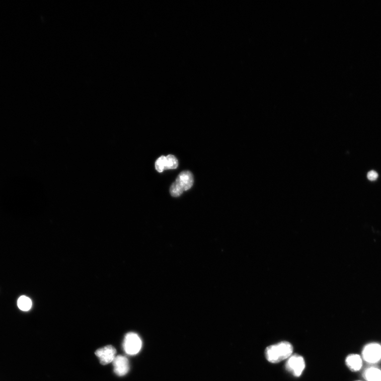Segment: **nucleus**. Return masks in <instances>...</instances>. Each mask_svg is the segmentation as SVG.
Segmentation results:
<instances>
[{
    "label": "nucleus",
    "mask_w": 381,
    "mask_h": 381,
    "mask_svg": "<svg viewBox=\"0 0 381 381\" xmlns=\"http://www.w3.org/2000/svg\"><path fill=\"white\" fill-rule=\"evenodd\" d=\"M293 348L291 343L282 342L267 347L265 349V357L269 362L278 363L289 358L292 354Z\"/></svg>",
    "instance_id": "1"
},
{
    "label": "nucleus",
    "mask_w": 381,
    "mask_h": 381,
    "mask_svg": "<svg viewBox=\"0 0 381 381\" xmlns=\"http://www.w3.org/2000/svg\"><path fill=\"white\" fill-rule=\"evenodd\" d=\"M194 179L190 171H183L178 177L170 188V193L173 197H178L185 191L189 190L193 184Z\"/></svg>",
    "instance_id": "2"
},
{
    "label": "nucleus",
    "mask_w": 381,
    "mask_h": 381,
    "mask_svg": "<svg viewBox=\"0 0 381 381\" xmlns=\"http://www.w3.org/2000/svg\"><path fill=\"white\" fill-rule=\"evenodd\" d=\"M362 358L370 364H375L381 360V345L376 343L367 344L362 351Z\"/></svg>",
    "instance_id": "3"
},
{
    "label": "nucleus",
    "mask_w": 381,
    "mask_h": 381,
    "mask_svg": "<svg viewBox=\"0 0 381 381\" xmlns=\"http://www.w3.org/2000/svg\"><path fill=\"white\" fill-rule=\"evenodd\" d=\"M142 346L141 340L139 336L133 333L127 334L123 342V349L129 355H136L139 352Z\"/></svg>",
    "instance_id": "4"
},
{
    "label": "nucleus",
    "mask_w": 381,
    "mask_h": 381,
    "mask_svg": "<svg viewBox=\"0 0 381 381\" xmlns=\"http://www.w3.org/2000/svg\"><path fill=\"white\" fill-rule=\"evenodd\" d=\"M285 367L287 371L295 377H299L305 368L304 358L301 356L296 354L291 355L288 359Z\"/></svg>",
    "instance_id": "5"
},
{
    "label": "nucleus",
    "mask_w": 381,
    "mask_h": 381,
    "mask_svg": "<svg viewBox=\"0 0 381 381\" xmlns=\"http://www.w3.org/2000/svg\"><path fill=\"white\" fill-rule=\"evenodd\" d=\"M116 354V350L112 346L108 345L100 348L96 352V355L99 358L102 365H107L113 362Z\"/></svg>",
    "instance_id": "6"
},
{
    "label": "nucleus",
    "mask_w": 381,
    "mask_h": 381,
    "mask_svg": "<svg viewBox=\"0 0 381 381\" xmlns=\"http://www.w3.org/2000/svg\"><path fill=\"white\" fill-rule=\"evenodd\" d=\"M178 167V161L173 156L168 157L162 156L159 158L156 163V170L159 172H162L166 170L176 169Z\"/></svg>",
    "instance_id": "7"
},
{
    "label": "nucleus",
    "mask_w": 381,
    "mask_h": 381,
    "mask_svg": "<svg viewBox=\"0 0 381 381\" xmlns=\"http://www.w3.org/2000/svg\"><path fill=\"white\" fill-rule=\"evenodd\" d=\"M114 372L118 376H122L127 374L129 370L128 359L121 355L117 356L113 361Z\"/></svg>",
    "instance_id": "8"
},
{
    "label": "nucleus",
    "mask_w": 381,
    "mask_h": 381,
    "mask_svg": "<svg viewBox=\"0 0 381 381\" xmlns=\"http://www.w3.org/2000/svg\"><path fill=\"white\" fill-rule=\"evenodd\" d=\"M363 358L359 355L353 354L348 355L346 358V364L352 372H358L363 366Z\"/></svg>",
    "instance_id": "9"
},
{
    "label": "nucleus",
    "mask_w": 381,
    "mask_h": 381,
    "mask_svg": "<svg viewBox=\"0 0 381 381\" xmlns=\"http://www.w3.org/2000/svg\"><path fill=\"white\" fill-rule=\"evenodd\" d=\"M364 377L366 381H381V369L374 366H370L365 370Z\"/></svg>",
    "instance_id": "10"
},
{
    "label": "nucleus",
    "mask_w": 381,
    "mask_h": 381,
    "mask_svg": "<svg viewBox=\"0 0 381 381\" xmlns=\"http://www.w3.org/2000/svg\"><path fill=\"white\" fill-rule=\"evenodd\" d=\"M17 303L20 310L24 312L29 311L32 307V300L30 298L25 295L19 298Z\"/></svg>",
    "instance_id": "11"
},
{
    "label": "nucleus",
    "mask_w": 381,
    "mask_h": 381,
    "mask_svg": "<svg viewBox=\"0 0 381 381\" xmlns=\"http://www.w3.org/2000/svg\"><path fill=\"white\" fill-rule=\"evenodd\" d=\"M378 178V174L374 171H370L367 174V178L370 181H375Z\"/></svg>",
    "instance_id": "12"
},
{
    "label": "nucleus",
    "mask_w": 381,
    "mask_h": 381,
    "mask_svg": "<svg viewBox=\"0 0 381 381\" xmlns=\"http://www.w3.org/2000/svg\"><path fill=\"white\" fill-rule=\"evenodd\" d=\"M357 381H362V380H357Z\"/></svg>",
    "instance_id": "13"
}]
</instances>
